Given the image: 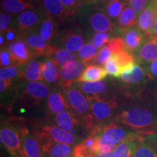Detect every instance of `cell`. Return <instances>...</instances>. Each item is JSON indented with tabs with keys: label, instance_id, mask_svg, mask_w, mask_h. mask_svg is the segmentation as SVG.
<instances>
[{
	"label": "cell",
	"instance_id": "obj_1",
	"mask_svg": "<svg viewBox=\"0 0 157 157\" xmlns=\"http://www.w3.org/2000/svg\"><path fill=\"white\" fill-rule=\"evenodd\" d=\"M111 121H117L141 135L157 132V112L139 101L137 103H127Z\"/></svg>",
	"mask_w": 157,
	"mask_h": 157
},
{
	"label": "cell",
	"instance_id": "obj_2",
	"mask_svg": "<svg viewBox=\"0 0 157 157\" xmlns=\"http://www.w3.org/2000/svg\"><path fill=\"white\" fill-rule=\"evenodd\" d=\"M50 88L46 83L31 82L25 86L20 95L16 103V109L20 117H34L42 111L45 113L46 101Z\"/></svg>",
	"mask_w": 157,
	"mask_h": 157
},
{
	"label": "cell",
	"instance_id": "obj_3",
	"mask_svg": "<svg viewBox=\"0 0 157 157\" xmlns=\"http://www.w3.org/2000/svg\"><path fill=\"white\" fill-rule=\"evenodd\" d=\"M86 97L97 126L113 120L127 104L125 99L114 93Z\"/></svg>",
	"mask_w": 157,
	"mask_h": 157
},
{
	"label": "cell",
	"instance_id": "obj_4",
	"mask_svg": "<svg viewBox=\"0 0 157 157\" xmlns=\"http://www.w3.org/2000/svg\"><path fill=\"white\" fill-rule=\"evenodd\" d=\"M63 93L71 111L81 118L86 128L91 133L97 127V124L92 114L90 103L86 95L74 84L65 88Z\"/></svg>",
	"mask_w": 157,
	"mask_h": 157
},
{
	"label": "cell",
	"instance_id": "obj_5",
	"mask_svg": "<svg viewBox=\"0 0 157 157\" xmlns=\"http://www.w3.org/2000/svg\"><path fill=\"white\" fill-rule=\"evenodd\" d=\"M91 135H100L110 144L115 146L128 139L143 136L140 133L128 129L114 121H110L98 125L91 132Z\"/></svg>",
	"mask_w": 157,
	"mask_h": 157
},
{
	"label": "cell",
	"instance_id": "obj_6",
	"mask_svg": "<svg viewBox=\"0 0 157 157\" xmlns=\"http://www.w3.org/2000/svg\"><path fill=\"white\" fill-rule=\"evenodd\" d=\"M33 132L36 135L41 143L55 142L76 146L84 140L52 124L37 126Z\"/></svg>",
	"mask_w": 157,
	"mask_h": 157
},
{
	"label": "cell",
	"instance_id": "obj_7",
	"mask_svg": "<svg viewBox=\"0 0 157 157\" xmlns=\"http://www.w3.org/2000/svg\"><path fill=\"white\" fill-rule=\"evenodd\" d=\"M51 124L84 140L90 135L84 121L73 111L68 110L51 118Z\"/></svg>",
	"mask_w": 157,
	"mask_h": 157
},
{
	"label": "cell",
	"instance_id": "obj_8",
	"mask_svg": "<svg viewBox=\"0 0 157 157\" xmlns=\"http://www.w3.org/2000/svg\"><path fill=\"white\" fill-rule=\"evenodd\" d=\"M58 47L74 53L78 52L85 42L81 27L76 24L66 26L58 35Z\"/></svg>",
	"mask_w": 157,
	"mask_h": 157
},
{
	"label": "cell",
	"instance_id": "obj_9",
	"mask_svg": "<svg viewBox=\"0 0 157 157\" xmlns=\"http://www.w3.org/2000/svg\"><path fill=\"white\" fill-rule=\"evenodd\" d=\"M0 139L2 144L12 157H21L22 143L20 127L2 123Z\"/></svg>",
	"mask_w": 157,
	"mask_h": 157
},
{
	"label": "cell",
	"instance_id": "obj_10",
	"mask_svg": "<svg viewBox=\"0 0 157 157\" xmlns=\"http://www.w3.org/2000/svg\"><path fill=\"white\" fill-rule=\"evenodd\" d=\"M21 135V157H44L42 143L34 132L26 127H20Z\"/></svg>",
	"mask_w": 157,
	"mask_h": 157
},
{
	"label": "cell",
	"instance_id": "obj_11",
	"mask_svg": "<svg viewBox=\"0 0 157 157\" xmlns=\"http://www.w3.org/2000/svg\"><path fill=\"white\" fill-rule=\"evenodd\" d=\"M25 42L28 44L32 56H52L56 48L48 44L39 33H28L24 36Z\"/></svg>",
	"mask_w": 157,
	"mask_h": 157
},
{
	"label": "cell",
	"instance_id": "obj_12",
	"mask_svg": "<svg viewBox=\"0 0 157 157\" xmlns=\"http://www.w3.org/2000/svg\"><path fill=\"white\" fill-rule=\"evenodd\" d=\"M120 80L126 85L131 87L141 86L143 87L145 84L148 81V76L144 68L136 63H133L121 71L119 76Z\"/></svg>",
	"mask_w": 157,
	"mask_h": 157
},
{
	"label": "cell",
	"instance_id": "obj_13",
	"mask_svg": "<svg viewBox=\"0 0 157 157\" xmlns=\"http://www.w3.org/2000/svg\"><path fill=\"white\" fill-rule=\"evenodd\" d=\"M84 69V64L79 60L70 63L59 70V84L64 88L76 82Z\"/></svg>",
	"mask_w": 157,
	"mask_h": 157
},
{
	"label": "cell",
	"instance_id": "obj_14",
	"mask_svg": "<svg viewBox=\"0 0 157 157\" xmlns=\"http://www.w3.org/2000/svg\"><path fill=\"white\" fill-rule=\"evenodd\" d=\"M68 110H70V108L63 91H51L47 98L45 115L51 119L58 113Z\"/></svg>",
	"mask_w": 157,
	"mask_h": 157
},
{
	"label": "cell",
	"instance_id": "obj_15",
	"mask_svg": "<svg viewBox=\"0 0 157 157\" xmlns=\"http://www.w3.org/2000/svg\"><path fill=\"white\" fill-rule=\"evenodd\" d=\"M157 18V2H150L137 17V29L146 36L150 37Z\"/></svg>",
	"mask_w": 157,
	"mask_h": 157
},
{
	"label": "cell",
	"instance_id": "obj_16",
	"mask_svg": "<svg viewBox=\"0 0 157 157\" xmlns=\"http://www.w3.org/2000/svg\"><path fill=\"white\" fill-rule=\"evenodd\" d=\"M135 58L139 64L151 63L157 60V39L148 37L138 50L135 52Z\"/></svg>",
	"mask_w": 157,
	"mask_h": 157
},
{
	"label": "cell",
	"instance_id": "obj_17",
	"mask_svg": "<svg viewBox=\"0 0 157 157\" xmlns=\"http://www.w3.org/2000/svg\"><path fill=\"white\" fill-rule=\"evenodd\" d=\"M35 10H25L18 15L17 29L20 31L26 33L33 31L44 21L42 13Z\"/></svg>",
	"mask_w": 157,
	"mask_h": 157
},
{
	"label": "cell",
	"instance_id": "obj_18",
	"mask_svg": "<svg viewBox=\"0 0 157 157\" xmlns=\"http://www.w3.org/2000/svg\"><path fill=\"white\" fill-rule=\"evenodd\" d=\"M43 12L46 16L57 23H62L68 18L66 10L60 0H41Z\"/></svg>",
	"mask_w": 157,
	"mask_h": 157
},
{
	"label": "cell",
	"instance_id": "obj_19",
	"mask_svg": "<svg viewBox=\"0 0 157 157\" xmlns=\"http://www.w3.org/2000/svg\"><path fill=\"white\" fill-rule=\"evenodd\" d=\"M8 50L12 60L15 63L22 65L30 60L32 56L28 44L24 40H15L9 44Z\"/></svg>",
	"mask_w": 157,
	"mask_h": 157
},
{
	"label": "cell",
	"instance_id": "obj_20",
	"mask_svg": "<svg viewBox=\"0 0 157 157\" xmlns=\"http://www.w3.org/2000/svg\"><path fill=\"white\" fill-rule=\"evenodd\" d=\"M74 146L66 143L55 142L42 143L44 157H72Z\"/></svg>",
	"mask_w": 157,
	"mask_h": 157
},
{
	"label": "cell",
	"instance_id": "obj_21",
	"mask_svg": "<svg viewBox=\"0 0 157 157\" xmlns=\"http://www.w3.org/2000/svg\"><path fill=\"white\" fill-rule=\"evenodd\" d=\"M90 28L96 33L111 32L113 25L111 19L108 17L105 13L96 11L92 13L87 17Z\"/></svg>",
	"mask_w": 157,
	"mask_h": 157
},
{
	"label": "cell",
	"instance_id": "obj_22",
	"mask_svg": "<svg viewBox=\"0 0 157 157\" xmlns=\"http://www.w3.org/2000/svg\"><path fill=\"white\" fill-rule=\"evenodd\" d=\"M137 98L157 112V81L151 80L146 82L137 92Z\"/></svg>",
	"mask_w": 157,
	"mask_h": 157
},
{
	"label": "cell",
	"instance_id": "obj_23",
	"mask_svg": "<svg viewBox=\"0 0 157 157\" xmlns=\"http://www.w3.org/2000/svg\"><path fill=\"white\" fill-rule=\"evenodd\" d=\"M76 87L86 96L102 95L113 92L110 91V86L106 82L103 80L97 82H76Z\"/></svg>",
	"mask_w": 157,
	"mask_h": 157
},
{
	"label": "cell",
	"instance_id": "obj_24",
	"mask_svg": "<svg viewBox=\"0 0 157 157\" xmlns=\"http://www.w3.org/2000/svg\"><path fill=\"white\" fill-rule=\"evenodd\" d=\"M124 41L125 44V50L129 52H135L142 46L146 39L148 38L138 29H132L125 31Z\"/></svg>",
	"mask_w": 157,
	"mask_h": 157
},
{
	"label": "cell",
	"instance_id": "obj_25",
	"mask_svg": "<svg viewBox=\"0 0 157 157\" xmlns=\"http://www.w3.org/2000/svg\"><path fill=\"white\" fill-rule=\"evenodd\" d=\"M1 9L9 14L21 13L29 10H35L32 0H2Z\"/></svg>",
	"mask_w": 157,
	"mask_h": 157
},
{
	"label": "cell",
	"instance_id": "obj_26",
	"mask_svg": "<svg viewBox=\"0 0 157 157\" xmlns=\"http://www.w3.org/2000/svg\"><path fill=\"white\" fill-rule=\"evenodd\" d=\"M108 75L105 68L98 65L87 66L76 82L101 81Z\"/></svg>",
	"mask_w": 157,
	"mask_h": 157
},
{
	"label": "cell",
	"instance_id": "obj_27",
	"mask_svg": "<svg viewBox=\"0 0 157 157\" xmlns=\"http://www.w3.org/2000/svg\"><path fill=\"white\" fill-rule=\"evenodd\" d=\"M58 66L52 59L42 63V79L48 84H59Z\"/></svg>",
	"mask_w": 157,
	"mask_h": 157
},
{
	"label": "cell",
	"instance_id": "obj_28",
	"mask_svg": "<svg viewBox=\"0 0 157 157\" xmlns=\"http://www.w3.org/2000/svg\"><path fill=\"white\" fill-rule=\"evenodd\" d=\"M137 12L132 7H125L118 19L119 28L122 29V31L124 32L134 28L137 23L138 17H137Z\"/></svg>",
	"mask_w": 157,
	"mask_h": 157
},
{
	"label": "cell",
	"instance_id": "obj_29",
	"mask_svg": "<svg viewBox=\"0 0 157 157\" xmlns=\"http://www.w3.org/2000/svg\"><path fill=\"white\" fill-rule=\"evenodd\" d=\"M144 135L136 138L128 139L118 144L113 150V157H132L134 150L138 141Z\"/></svg>",
	"mask_w": 157,
	"mask_h": 157
},
{
	"label": "cell",
	"instance_id": "obj_30",
	"mask_svg": "<svg viewBox=\"0 0 157 157\" xmlns=\"http://www.w3.org/2000/svg\"><path fill=\"white\" fill-rule=\"evenodd\" d=\"M56 23L47 17L38 27V33L48 44L52 45L56 34Z\"/></svg>",
	"mask_w": 157,
	"mask_h": 157
},
{
	"label": "cell",
	"instance_id": "obj_31",
	"mask_svg": "<svg viewBox=\"0 0 157 157\" xmlns=\"http://www.w3.org/2000/svg\"><path fill=\"white\" fill-rule=\"evenodd\" d=\"M42 63L38 60H31L27 64L25 70V77L29 82H40L42 79Z\"/></svg>",
	"mask_w": 157,
	"mask_h": 157
},
{
	"label": "cell",
	"instance_id": "obj_32",
	"mask_svg": "<svg viewBox=\"0 0 157 157\" xmlns=\"http://www.w3.org/2000/svg\"><path fill=\"white\" fill-rule=\"evenodd\" d=\"M98 53V49L92 43H86L77 52L78 60L87 65L89 63L95 61Z\"/></svg>",
	"mask_w": 157,
	"mask_h": 157
},
{
	"label": "cell",
	"instance_id": "obj_33",
	"mask_svg": "<svg viewBox=\"0 0 157 157\" xmlns=\"http://www.w3.org/2000/svg\"><path fill=\"white\" fill-rule=\"evenodd\" d=\"M52 59L60 68L64 67L70 63L77 60L76 56L74 53L60 48H56Z\"/></svg>",
	"mask_w": 157,
	"mask_h": 157
},
{
	"label": "cell",
	"instance_id": "obj_34",
	"mask_svg": "<svg viewBox=\"0 0 157 157\" xmlns=\"http://www.w3.org/2000/svg\"><path fill=\"white\" fill-rule=\"evenodd\" d=\"M132 157H157V150L142 137L135 147Z\"/></svg>",
	"mask_w": 157,
	"mask_h": 157
},
{
	"label": "cell",
	"instance_id": "obj_35",
	"mask_svg": "<svg viewBox=\"0 0 157 157\" xmlns=\"http://www.w3.org/2000/svg\"><path fill=\"white\" fill-rule=\"evenodd\" d=\"M127 4V0H118L112 2H106L105 7V14L110 19L119 18Z\"/></svg>",
	"mask_w": 157,
	"mask_h": 157
},
{
	"label": "cell",
	"instance_id": "obj_36",
	"mask_svg": "<svg viewBox=\"0 0 157 157\" xmlns=\"http://www.w3.org/2000/svg\"><path fill=\"white\" fill-rule=\"evenodd\" d=\"M66 10L67 16H73L78 13L84 4H87L84 0H60Z\"/></svg>",
	"mask_w": 157,
	"mask_h": 157
},
{
	"label": "cell",
	"instance_id": "obj_37",
	"mask_svg": "<svg viewBox=\"0 0 157 157\" xmlns=\"http://www.w3.org/2000/svg\"><path fill=\"white\" fill-rule=\"evenodd\" d=\"M114 58L120 66L121 71H122L125 68L128 67L133 63H135V58L130 52H127V50L122 51V52H119L117 55H115Z\"/></svg>",
	"mask_w": 157,
	"mask_h": 157
},
{
	"label": "cell",
	"instance_id": "obj_38",
	"mask_svg": "<svg viewBox=\"0 0 157 157\" xmlns=\"http://www.w3.org/2000/svg\"><path fill=\"white\" fill-rule=\"evenodd\" d=\"M94 135L96 137V143L95 146V154H103V153L112 152L114 150L116 146L115 145L110 144L105 140L101 136L98 135Z\"/></svg>",
	"mask_w": 157,
	"mask_h": 157
},
{
	"label": "cell",
	"instance_id": "obj_39",
	"mask_svg": "<svg viewBox=\"0 0 157 157\" xmlns=\"http://www.w3.org/2000/svg\"><path fill=\"white\" fill-rule=\"evenodd\" d=\"M104 68L107 72L108 75H111L114 77H119L121 71L120 66H119L114 56H112L104 65Z\"/></svg>",
	"mask_w": 157,
	"mask_h": 157
},
{
	"label": "cell",
	"instance_id": "obj_40",
	"mask_svg": "<svg viewBox=\"0 0 157 157\" xmlns=\"http://www.w3.org/2000/svg\"><path fill=\"white\" fill-rule=\"evenodd\" d=\"M106 44L112 52L113 56L125 50L124 41V39L121 37H115V38L111 39Z\"/></svg>",
	"mask_w": 157,
	"mask_h": 157
},
{
	"label": "cell",
	"instance_id": "obj_41",
	"mask_svg": "<svg viewBox=\"0 0 157 157\" xmlns=\"http://www.w3.org/2000/svg\"><path fill=\"white\" fill-rule=\"evenodd\" d=\"M19 74V69L17 66L12 65L8 67L0 68V79L11 81Z\"/></svg>",
	"mask_w": 157,
	"mask_h": 157
},
{
	"label": "cell",
	"instance_id": "obj_42",
	"mask_svg": "<svg viewBox=\"0 0 157 157\" xmlns=\"http://www.w3.org/2000/svg\"><path fill=\"white\" fill-rule=\"evenodd\" d=\"M110 39H110L109 34L106 32L96 33L92 37L91 43L96 48L101 49L107 44Z\"/></svg>",
	"mask_w": 157,
	"mask_h": 157
},
{
	"label": "cell",
	"instance_id": "obj_43",
	"mask_svg": "<svg viewBox=\"0 0 157 157\" xmlns=\"http://www.w3.org/2000/svg\"><path fill=\"white\" fill-rule=\"evenodd\" d=\"M113 56L112 52L110 50L109 47L107 46V44H105V46H103L99 52H98V56L96 57L95 61L94 63H96L99 66L101 65H105L108 60H109L111 57Z\"/></svg>",
	"mask_w": 157,
	"mask_h": 157
},
{
	"label": "cell",
	"instance_id": "obj_44",
	"mask_svg": "<svg viewBox=\"0 0 157 157\" xmlns=\"http://www.w3.org/2000/svg\"><path fill=\"white\" fill-rule=\"evenodd\" d=\"M12 22V16L9 13L1 12L0 13V32L4 34L9 30V27Z\"/></svg>",
	"mask_w": 157,
	"mask_h": 157
},
{
	"label": "cell",
	"instance_id": "obj_45",
	"mask_svg": "<svg viewBox=\"0 0 157 157\" xmlns=\"http://www.w3.org/2000/svg\"><path fill=\"white\" fill-rule=\"evenodd\" d=\"M127 2L129 7H132L137 13H140L148 4V0H127Z\"/></svg>",
	"mask_w": 157,
	"mask_h": 157
},
{
	"label": "cell",
	"instance_id": "obj_46",
	"mask_svg": "<svg viewBox=\"0 0 157 157\" xmlns=\"http://www.w3.org/2000/svg\"><path fill=\"white\" fill-rule=\"evenodd\" d=\"M143 66L144 70L146 71L148 78H151V80L157 81V60Z\"/></svg>",
	"mask_w": 157,
	"mask_h": 157
},
{
	"label": "cell",
	"instance_id": "obj_47",
	"mask_svg": "<svg viewBox=\"0 0 157 157\" xmlns=\"http://www.w3.org/2000/svg\"><path fill=\"white\" fill-rule=\"evenodd\" d=\"M12 60L11 56L8 50L5 49H2L0 52V65L1 68L8 67V66H12Z\"/></svg>",
	"mask_w": 157,
	"mask_h": 157
},
{
	"label": "cell",
	"instance_id": "obj_48",
	"mask_svg": "<svg viewBox=\"0 0 157 157\" xmlns=\"http://www.w3.org/2000/svg\"><path fill=\"white\" fill-rule=\"evenodd\" d=\"M143 139L157 150V132L144 135Z\"/></svg>",
	"mask_w": 157,
	"mask_h": 157
},
{
	"label": "cell",
	"instance_id": "obj_49",
	"mask_svg": "<svg viewBox=\"0 0 157 157\" xmlns=\"http://www.w3.org/2000/svg\"><path fill=\"white\" fill-rule=\"evenodd\" d=\"M4 34L6 35V37L5 38L6 39V42H13V40H14V39L15 38V31L12 30V29H9V30Z\"/></svg>",
	"mask_w": 157,
	"mask_h": 157
},
{
	"label": "cell",
	"instance_id": "obj_50",
	"mask_svg": "<svg viewBox=\"0 0 157 157\" xmlns=\"http://www.w3.org/2000/svg\"><path fill=\"white\" fill-rule=\"evenodd\" d=\"M90 157H113V152L103 153V154H94Z\"/></svg>",
	"mask_w": 157,
	"mask_h": 157
},
{
	"label": "cell",
	"instance_id": "obj_51",
	"mask_svg": "<svg viewBox=\"0 0 157 157\" xmlns=\"http://www.w3.org/2000/svg\"><path fill=\"white\" fill-rule=\"evenodd\" d=\"M150 37H154V38L157 39V18L156 20V22L154 23V28L151 31V34Z\"/></svg>",
	"mask_w": 157,
	"mask_h": 157
},
{
	"label": "cell",
	"instance_id": "obj_52",
	"mask_svg": "<svg viewBox=\"0 0 157 157\" xmlns=\"http://www.w3.org/2000/svg\"><path fill=\"white\" fill-rule=\"evenodd\" d=\"M87 3L89 4H94V5H96V4H98L101 2H105V0H84Z\"/></svg>",
	"mask_w": 157,
	"mask_h": 157
},
{
	"label": "cell",
	"instance_id": "obj_53",
	"mask_svg": "<svg viewBox=\"0 0 157 157\" xmlns=\"http://www.w3.org/2000/svg\"><path fill=\"white\" fill-rule=\"evenodd\" d=\"M0 45H1V47L5 45V38L2 34L0 35Z\"/></svg>",
	"mask_w": 157,
	"mask_h": 157
},
{
	"label": "cell",
	"instance_id": "obj_54",
	"mask_svg": "<svg viewBox=\"0 0 157 157\" xmlns=\"http://www.w3.org/2000/svg\"><path fill=\"white\" fill-rule=\"evenodd\" d=\"M118 1V0H105V2H116Z\"/></svg>",
	"mask_w": 157,
	"mask_h": 157
},
{
	"label": "cell",
	"instance_id": "obj_55",
	"mask_svg": "<svg viewBox=\"0 0 157 157\" xmlns=\"http://www.w3.org/2000/svg\"><path fill=\"white\" fill-rule=\"evenodd\" d=\"M150 2H157V0H150Z\"/></svg>",
	"mask_w": 157,
	"mask_h": 157
},
{
	"label": "cell",
	"instance_id": "obj_56",
	"mask_svg": "<svg viewBox=\"0 0 157 157\" xmlns=\"http://www.w3.org/2000/svg\"></svg>",
	"mask_w": 157,
	"mask_h": 157
}]
</instances>
